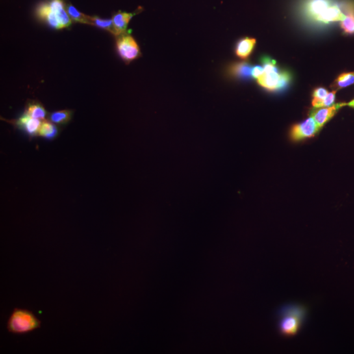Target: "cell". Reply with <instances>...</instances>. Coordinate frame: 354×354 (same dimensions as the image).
I'll use <instances>...</instances> for the list:
<instances>
[{"label":"cell","instance_id":"cell-13","mask_svg":"<svg viewBox=\"0 0 354 354\" xmlns=\"http://www.w3.org/2000/svg\"><path fill=\"white\" fill-rule=\"evenodd\" d=\"M252 68L253 66L248 62H236L230 66L229 73L234 77L248 80L252 77Z\"/></svg>","mask_w":354,"mask_h":354},{"label":"cell","instance_id":"cell-23","mask_svg":"<svg viewBox=\"0 0 354 354\" xmlns=\"http://www.w3.org/2000/svg\"><path fill=\"white\" fill-rule=\"evenodd\" d=\"M336 93V91H333V92L328 93L327 97L321 102L318 108L329 107V106L333 105L334 101H335Z\"/></svg>","mask_w":354,"mask_h":354},{"label":"cell","instance_id":"cell-5","mask_svg":"<svg viewBox=\"0 0 354 354\" xmlns=\"http://www.w3.org/2000/svg\"><path fill=\"white\" fill-rule=\"evenodd\" d=\"M321 129L314 119L310 116L303 122L293 126L290 132L291 138L293 140L300 141L314 137Z\"/></svg>","mask_w":354,"mask_h":354},{"label":"cell","instance_id":"cell-6","mask_svg":"<svg viewBox=\"0 0 354 354\" xmlns=\"http://www.w3.org/2000/svg\"><path fill=\"white\" fill-rule=\"evenodd\" d=\"M346 105V103H338L329 107L314 108L310 111V116L314 118L318 125L322 128L325 123L333 118L341 108Z\"/></svg>","mask_w":354,"mask_h":354},{"label":"cell","instance_id":"cell-12","mask_svg":"<svg viewBox=\"0 0 354 354\" xmlns=\"http://www.w3.org/2000/svg\"><path fill=\"white\" fill-rule=\"evenodd\" d=\"M344 10L346 13L345 19L341 22L340 27L343 31L347 34H354V2L348 1L345 3Z\"/></svg>","mask_w":354,"mask_h":354},{"label":"cell","instance_id":"cell-14","mask_svg":"<svg viewBox=\"0 0 354 354\" xmlns=\"http://www.w3.org/2000/svg\"><path fill=\"white\" fill-rule=\"evenodd\" d=\"M58 134V129L55 123L47 120H43L39 130L38 135L46 139L55 138Z\"/></svg>","mask_w":354,"mask_h":354},{"label":"cell","instance_id":"cell-15","mask_svg":"<svg viewBox=\"0 0 354 354\" xmlns=\"http://www.w3.org/2000/svg\"><path fill=\"white\" fill-rule=\"evenodd\" d=\"M26 114L35 119L44 120L46 116V111L40 103H32L28 104Z\"/></svg>","mask_w":354,"mask_h":354},{"label":"cell","instance_id":"cell-22","mask_svg":"<svg viewBox=\"0 0 354 354\" xmlns=\"http://www.w3.org/2000/svg\"><path fill=\"white\" fill-rule=\"evenodd\" d=\"M292 80V76L288 71H284L280 73V78L279 82V87L277 91L283 90L288 87Z\"/></svg>","mask_w":354,"mask_h":354},{"label":"cell","instance_id":"cell-19","mask_svg":"<svg viewBox=\"0 0 354 354\" xmlns=\"http://www.w3.org/2000/svg\"><path fill=\"white\" fill-rule=\"evenodd\" d=\"M67 12L70 17L72 19L75 21L79 22L84 24H88L90 25V16L84 15L82 13L80 12L73 6L68 5L66 8Z\"/></svg>","mask_w":354,"mask_h":354},{"label":"cell","instance_id":"cell-7","mask_svg":"<svg viewBox=\"0 0 354 354\" xmlns=\"http://www.w3.org/2000/svg\"><path fill=\"white\" fill-rule=\"evenodd\" d=\"M47 4L50 10L55 15L61 28L68 27L71 25L70 17L65 10L62 0H49Z\"/></svg>","mask_w":354,"mask_h":354},{"label":"cell","instance_id":"cell-11","mask_svg":"<svg viewBox=\"0 0 354 354\" xmlns=\"http://www.w3.org/2000/svg\"><path fill=\"white\" fill-rule=\"evenodd\" d=\"M256 41L255 38H244L241 39L237 43L235 53L237 56L243 60L247 59L251 55L255 48Z\"/></svg>","mask_w":354,"mask_h":354},{"label":"cell","instance_id":"cell-1","mask_svg":"<svg viewBox=\"0 0 354 354\" xmlns=\"http://www.w3.org/2000/svg\"><path fill=\"white\" fill-rule=\"evenodd\" d=\"M308 308L299 303H288L279 308L277 313L278 331L284 337H293L298 334L307 320Z\"/></svg>","mask_w":354,"mask_h":354},{"label":"cell","instance_id":"cell-20","mask_svg":"<svg viewBox=\"0 0 354 354\" xmlns=\"http://www.w3.org/2000/svg\"><path fill=\"white\" fill-rule=\"evenodd\" d=\"M328 91L323 88H318L314 91L312 95V105L314 108H318L321 102L328 95Z\"/></svg>","mask_w":354,"mask_h":354},{"label":"cell","instance_id":"cell-17","mask_svg":"<svg viewBox=\"0 0 354 354\" xmlns=\"http://www.w3.org/2000/svg\"><path fill=\"white\" fill-rule=\"evenodd\" d=\"M354 84V73H343L334 81L333 88L336 90L346 88Z\"/></svg>","mask_w":354,"mask_h":354},{"label":"cell","instance_id":"cell-16","mask_svg":"<svg viewBox=\"0 0 354 354\" xmlns=\"http://www.w3.org/2000/svg\"><path fill=\"white\" fill-rule=\"evenodd\" d=\"M90 25L95 26L102 29L107 30L110 33L116 36V30L113 24V21L110 19H103L98 17H90Z\"/></svg>","mask_w":354,"mask_h":354},{"label":"cell","instance_id":"cell-8","mask_svg":"<svg viewBox=\"0 0 354 354\" xmlns=\"http://www.w3.org/2000/svg\"><path fill=\"white\" fill-rule=\"evenodd\" d=\"M42 122L40 119L32 118L25 113L17 121L16 125L27 132L29 135L36 136L38 135Z\"/></svg>","mask_w":354,"mask_h":354},{"label":"cell","instance_id":"cell-24","mask_svg":"<svg viewBox=\"0 0 354 354\" xmlns=\"http://www.w3.org/2000/svg\"><path fill=\"white\" fill-rule=\"evenodd\" d=\"M263 67L260 66H253L252 68V78L258 79V78L261 77L264 74Z\"/></svg>","mask_w":354,"mask_h":354},{"label":"cell","instance_id":"cell-25","mask_svg":"<svg viewBox=\"0 0 354 354\" xmlns=\"http://www.w3.org/2000/svg\"><path fill=\"white\" fill-rule=\"evenodd\" d=\"M347 105L350 106V107L351 108H354V100H353V101H351V102H349V103L347 104Z\"/></svg>","mask_w":354,"mask_h":354},{"label":"cell","instance_id":"cell-9","mask_svg":"<svg viewBox=\"0 0 354 354\" xmlns=\"http://www.w3.org/2000/svg\"><path fill=\"white\" fill-rule=\"evenodd\" d=\"M135 14L134 13L119 12L113 16L112 21L116 30V36L118 37L127 33L128 25Z\"/></svg>","mask_w":354,"mask_h":354},{"label":"cell","instance_id":"cell-21","mask_svg":"<svg viewBox=\"0 0 354 354\" xmlns=\"http://www.w3.org/2000/svg\"><path fill=\"white\" fill-rule=\"evenodd\" d=\"M261 62L263 65L264 73H271L278 71L275 60L271 59L268 56H263L261 58Z\"/></svg>","mask_w":354,"mask_h":354},{"label":"cell","instance_id":"cell-18","mask_svg":"<svg viewBox=\"0 0 354 354\" xmlns=\"http://www.w3.org/2000/svg\"><path fill=\"white\" fill-rule=\"evenodd\" d=\"M72 112L69 110H61L52 113L50 115V120L55 124H64L68 122L71 118Z\"/></svg>","mask_w":354,"mask_h":354},{"label":"cell","instance_id":"cell-10","mask_svg":"<svg viewBox=\"0 0 354 354\" xmlns=\"http://www.w3.org/2000/svg\"><path fill=\"white\" fill-rule=\"evenodd\" d=\"M280 73L279 71L271 73H264L263 75L257 79V83L266 90L270 91L278 90Z\"/></svg>","mask_w":354,"mask_h":354},{"label":"cell","instance_id":"cell-2","mask_svg":"<svg viewBox=\"0 0 354 354\" xmlns=\"http://www.w3.org/2000/svg\"><path fill=\"white\" fill-rule=\"evenodd\" d=\"M305 8L310 18L323 24L342 21L346 17L339 7L330 0H308Z\"/></svg>","mask_w":354,"mask_h":354},{"label":"cell","instance_id":"cell-4","mask_svg":"<svg viewBox=\"0 0 354 354\" xmlns=\"http://www.w3.org/2000/svg\"><path fill=\"white\" fill-rule=\"evenodd\" d=\"M117 51L123 61L129 64L140 56V49L131 35L126 33L118 36L116 42Z\"/></svg>","mask_w":354,"mask_h":354},{"label":"cell","instance_id":"cell-3","mask_svg":"<svg viewBox=\"0 0 354 354\" xmlns=\"http://www.w3.org/2000/svg\"><path fill=\"white\" fill-rule=\"evenodd\" d=\"M40 320L32 312L21 308H15L8 321L9 332L14 334H26L39 329Z\"/></svg>","mask_w":354,"mask_h":354}]
</instances>
